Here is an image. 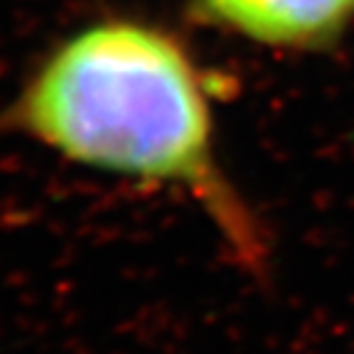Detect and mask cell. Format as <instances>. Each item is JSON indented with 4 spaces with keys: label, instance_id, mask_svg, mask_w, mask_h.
<instances>
[{
    "label": "cell",
    "instance_id": "1",
    "mask_svg": "<svg viewBox=\"0 0 354 354\" xmlns=\"http://www.w3.org/2000/svg\"><path fill=\"white\" fill-rule=\"evenodd\" d=\"M3 118L66 162L187 194L239 259L263 261L219 165L209 84L170 30L126 15L86 22L44 52Z\"/></svg>",
    "mask_w": 354,
    "mask_h": 354
},
{
    "label": "cell",
    "instance_id": "2",
    "mask_svg": "<svg viewBox=\"0 0 354 354\" xmlns=\"http://www.w3.org/2000/svg\"><path fill=\"white\" fill-rule=\"evenodd\" d=\"M199 22L246 42L288 52H320L354 25V0H189Z\"/></svg>",
    "mask_w": 354,
    "mask_h": 354
}]
</instances>
